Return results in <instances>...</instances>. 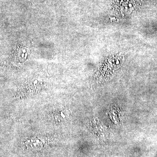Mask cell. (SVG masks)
I'll use <instances>...</instances> for the list:
<instances>
[{"label": "cell", "instance_id": "obj_1", "mask_svg": "<svg viewBox=\"0 0 157 157\" xmlns=\"http://www.w3.org/2000/svg\"><path fill=\"white\" fill-rule=\"evenodd\" d=\"M24 142L28 148L33 150H39L43 147L42 141L36 137L27 138Z\"/></svg>", "mask_w": 157, "mask_h": 157}]
</instances>
